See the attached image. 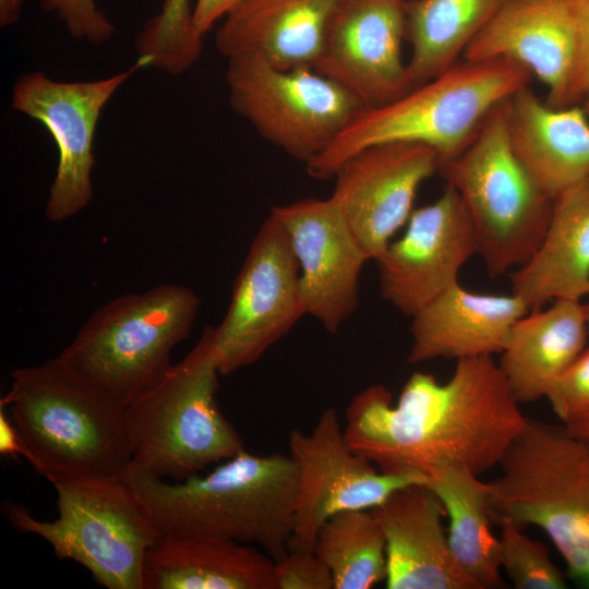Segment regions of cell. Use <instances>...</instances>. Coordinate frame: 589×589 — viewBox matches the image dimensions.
I'll return each mask as SVG.
<instances>
[{"instance_id": "cell-1", "label": "cell", "mask_w": 589, "mask_h": 589, "mask_svg": "<svg viewBox=\"0 0 589 589\" xmlns=\"http://www.w3.org/2000/svg\"><path fill=\"white\" fill-rule=\"evenodd\" d=\"M490 356L456 361L450 378L414 372L397 402L382 384L353 396L344 434L350 448L386 473L459 466L481 476L500 465L528 418Z\"/></svg>"}, {"instance_id": "cell-2", "label": "cell", "mask_w": 589, "mask_h": 589, "mask_svg": "<svg viewBox=\"0 0 589 589\" xmlns=\"http://www.w3.org/2000/svg\"><path fill=\"white\" fill-rule=\"evenodd\" d=\"M124 478L163 534L259 545L275 562L289 551L298 489L289 455L245 449L212 471L169 481L129 467Z\"/></svg>"}, {"instance_id": "cell-3", "label": "cell", "mask_w": 589, "mask_h": 589, "mask_svg": "<svg viewBox=\"0 0 589 589\" xmlns=\"http://www.w3.org/2000/svg\"><path fill=\"white\" fill-rule=\"evenodd\" d=\"M0 400L50 483L65 477H120L130 466L124 407L57 356L10 374Z\"/></svg>"}, {"instance_id": "cell-4", "label": "cell", "mask_w": 589, "mask_h": 589, "mask_svg": "<svg viewBox=\"0 0 589 589\" xmlns=\"http://www.w3.org/2000/svg\"><path fill=\"white\" fill-rule=\"evenodd\" d=\"M532 77L529 70L505 59L458 61L387 104L362 108L305 165L306 172L317 180L332 179L357 152L388 142L424 144L436 151L441 163L448 160L469 144L495 106L529 86Z\"/></svg>"}, {"instance_id": "cell-5", "label": "cell", "mask_w": 589, "mask_h": 589, "mask_svg": "<svg viewBox=\"0 0 589 589\" xmlns=\"http://www.w3.org/2000/svg\"><path fill=\"white\" fill-rule=\"evenodd\" d=\"M213 327L124 408L131 468L182 481L244 450L217 400Z\"/></svg>"}, {"instance_id": "cell-6", "label": "cell", "mask_w": 589, "mask_h": 589, "mask_svg": "<svg viewBox=\"0 0 589 589\" xmlns=\"http://www.w3.org/2000/svg\"><path fill=\"white\" fill-rule=\"evenodd\" d=\"M488 482L492 521L541 528L589 588V441L528 418Z\"/></svg>"}, {"instance_id": "cell-7", "label": "cell", "mask_w": 589, "mask_h": 589, "mask_svg": "<svg viewBox=\"0 0 589 589\" xmlns=\"http://www.w3.org/2000/svg\"><path fill=\"white\" fill-rule=\"evenodd\" d=\"M440 176L460 196L490 277L526 264L550 223L553 200L515 155L508 135V99L485 117L469 144L441 163Z\"/></svg>"}, {"instance_id": "cell-8", "label": "cell", "mask_w": 589, "mask_h": 589, "mask_svg": "<svg viewBox=\"0 0 589 589\" xmlns=\"http://www.w3.org/2000/svg\"><path fill=\"white\" fill-rule=\"evenodd\" d=\"M51 484L55 520H40L22 504L5 502L10 524L45 540L58 558L81 564L107 589H143L146 553L163 533L124 476L65 477Z\"/></svg>"}, {"instance_id": "cell-9", "label": "cell", "mask_w": 589, "mask_h": 589, "mask_svg": "<svg viewBox=\"0 0 589 589\" xmlns=\"http://www.w3.org/2000/svg\"><path fill=\"white\" fill-rule=\"evenodd\" d=\"M201 300L189 287L160 284L95 310L58 354L124 408L171 365L191 333Z\"/></svg>"}, {"instance_id": "cell-10", "label": "cell", "mask_w": 589, "mask_h": 589, "mask_svg": "<svg viewBox=\"0 0 589 589\" xmlns=\"http://www.w3.org/2000/svg\"><path fill=\"white\" fill-rule=\"evenodd\" d=\"M227 59L232 109L264 140L305 165L364 108L349 91L313 68L278 70L254 51Z\"/></svg>"}, {"instance_id": "cell-11", "label": "cell", "mask_w": 589, "mask_h": 589, "mask_svg": "<svg viewBox=\"0 0 589 589\" xmlns=\"http://www.w3.org/2000/svg\"><path fill=\"white\" fill-rule=\"evenodd\" d=\"M306 314L290 239L269 213L233 283L226 315L213 327L220 375L256 362Z\"/></svg>"}, {"instance_id": "cell-12", "label": "cell", "mask_w": 589, "mask_h": 589, "mask_svg": "<svg viewBox=\"0 0 589 589\" xmlns=\"http://www.w3.org/2000/svg\"><path fill=\"white\" fill-rule=\"evenodd\" d=\"M151 67L139 57L129 69L88 82H57L43 72L21 75L12 91V108L40 122L58 148L56 176L45 215L61 223L83 211L93 199L95 130L105 105L139 70Z\"/></svg>"}, {"instance_id": "cell-13", "label": "cell", "mask_w": 589, "mask_h": 589, "mask_svg": "<svg viewBox=\"0 0 589 589\" xmlns=\"http://www.w3.org/2000/svg\"><path fill=\"white\" fill-rule=\"evenodd\" d=\"M289 456L298 473L289 549L313 550L318 530L333 515L372 509L393 492L426 483L416 473H386L348 445L337 411H322L313 430H292Z\"/></svg>"}, {"instance_id": "cell-14", "label": "cell", "mask_w": 589, "mask_h": 589, "mask_svg": "<svg viewBox=\"0 0 589 589\" xmlns=\"http://www.w3.org/2000/svg\"><path fill=\"white\" fill-rule=\"evenodd\" d=\"M407 0H337L314 70L354 95L364 108L412 88L402 58Z\"/></svg>"}, {"instance_id": "cell-15", "label": "cell", "mask_w": 589, "mask_h": 589, "mask_svg": "<svg viewBox=\"0 0 589 589\" xmlns=\"http://www.w3.org/2000/svg\"><path fill=\"white\" fill-rule=\"evenodd\" d=\"M477 250L466 207L446 185L434 202L413 209L404 235L375 260L381 296L412 317L459 283L461 267Z\"/></svg>"}, {"instance_id": "cell-16", "label": "cell", "mask_w": 589, "mask_h": 589, "mask_svg": "<svg viewBox=\"0 0 589 589\" xmlns=\"http://www.w3.org/2000/svg\"><path fill=\"white\" fill-rule=\"evenodd\" d=\"M440 164L428 145L388 142L357 152L337 168L330 197L371 260L407 224L420 185L438 172Z\"/></svg>"}, {"instance_id": "cell-17", "label": "cell", "mask_w": 589, "mask_h": 589, "mask_svg": "<svg viewBox=\"0 0 589 589\" xmlns=\"http://www.w3.org/2000/svg\"><path fill=\"white\" fill-rule=\"evenodd\" d=\"M300 267L306 314L336 334L359 305V276L370 255L332 197L276 205Z\"/></svg>"}, {"instance_id": "cell-18", "label": "cell", "mask_w": 589, "mask_h": 589, "mask_svg": "<svg viewBox=\"0 0 589 589\" xmlns=\"http://www.w3.org/2000/svg\"><path fill=\"white\" fill-rule=\"evenodd\" d=\"M462 57L513 61L543 83L546 104L565 107L576 58L570 0H506Z\"/></svg>"}, {"instance_id": "cell-19", "label": "cell", "mask_w": 589, "mask_h": 589, "mask_svg": "<svg viewBox=\"0 0 589 589\" xmlns=\"http://www.w3.org/2000/svg\"><path fill=\"white\" fill-rule=\"evenodd\" d=\"M370 510L385 537L386 588L479 589L452 553L443 504L426 483L398 489Z\"/></svg>"}, {"instance_id": "cell-20", "label": "cell", "mask_w": 589, "mask_h": 589, "mask_svg": "<svg viewBox=\"0 0 589 589\" xmlns=\"http://www.w3.org/2000/svg\"><path fill=\"white\" fill-rule=\"evenodd\" d=\"M528 311L514 293L473 292L457 283L412 316L408 362L501 353Z\"/></svg>"}, {"instance_id": "cell-21", "label": "cell", "mask_w": 589, "mask_h": 589, "mask_svg": "<svg viewBox=\"0 0 589 589\" xmlns=\"http://www.w3.org/2000/svg\"><path fill=\"white\" fill-rule=\"evenodd\" d=\"M512 148L552 200L589 178V118L580 105L552 107L526 86L508 98Z\"/></svg>"}, {"instance_id": "cell-22", "label": "cell", "mask_w": 589, "mask_h": 589, "mask_svg": "<svg viewBox=\"0 0 589 589\" xmlns=\"http://www.w3.org/2000/svg\"><path fill=\"white\" fill-rule=\"evenodd\" d=\"M143 589H275V561L235 540L163 534L147 551Z\"/></svg>"}, {"instance_id": "cell-23", "label": "cell", "mask_w": 589, "mask_h": 589, "mask_svg": "<svg viewBox=\"0 0 589 589\" xmlns=\"http://www.w3.org/2000/svg\"><path fill=\"white\" fill-rule=\"evenodd\" d=\"M589 338L581 300L556 299L528 311L513 326L497 363L519 404L545 398L554 382L585 350Z\"/></svg>"}, {"instance_id": "cell-24", "label": "cell", "mask_w": 589, "mask_h": 589, "mask_svg": "<svg viewBox=\"0 0 589 589\" xmlns=\"http://www.w3.org/2000/svg\"><path fill=\"white\" fill-rule=\"evenodd\" d=\"M510 276L512 293L529 311L556 299L589 296V178L553 199L538 250Z\"/></svg>"}, {"instance_id": "cell-25", "label": "cell", "mask_w": 589, "mask_h": 589, "mask_svg": "<svg viewBox=\"0 0 589 589\" xmlns=\"http://www.w3.org/2000/svg\"><path fill=\"white\" fill-rule=\"evenodd\" d=\"M448 516V543L457 563L479 589L501 588L500 539L491 529L489 484L465 467L449 466L428 476Z\"/></svg>"}, {"instance_id": "cell-26", "label": "cell", "mask_w": 589, "mask_h": 589, "mask_svg": "<svg viewBox=\"0 0 589 589\" xmlns=\"http://www.w3.org/2000/svg\"><path fill=\"white\" fill-rule=\"evenodd\" d=\"M506 0L406 1L407 62L412 87L448 70Z\"/></svg>"}, {"instance_id": "cell-27", "label": "cell", "mask_w": 589, "mask_h": 589, "mask_svg": "<svg viewBox=\"0 0 589 589\" xmlns=\"http://www.w3.org/2000/svg\"><path fill=\"white\" fill-rule=\"evenodd\" d=\"M337 0H294L255 25L216 37L225 57L254 51L278 70L313 68Z\"/></svg>"}, {"instance_id": "cell-28", "label": "cell", "mask_w": 589, "mask_h": 589, "mask_svg": "<svg viewBox=\"0 0 589 589\" xmlns=\"http://www.w3.org/2000/svg\"><path fill=\"white\" fill-rule=\"evenodd\" d=\"M313 550L329 569L334 589H369L385 581V537L370 509L329 517L318 530Z\"/></svg>"}, {"instance_id": "cell-29", "label": "cell", "mask_w": 589, "mask_h": 589, "mask_svg": "<svg viewBox=\"0 0 589 589\" xmlns=\"http://www.w3.org/2000/svg\"><path fill=\"white\" fill-rule=\"evenodd\" d=\"M500 562L516 589H563L566 580L544 543L529 538L508 521L498 525Z\"/></svg>"}, {"instance_id": "cell-30", "label": "cell", "mask_w": 589, "mask_h": 589, "mask_svg": "<svg viewBox=\"0 0 589 589\" xmlns=\"http://www.w3.org/2000/svg\"><path fill=\"white\" fill-rule=\"evenodd\" d=\"M545 398L563 424L589 412V347L554 382Z\"/></svg>"}, {"instance_id": "cell-31", "label": "cell", "mask_w": 589, "mask_h": 589, "mask_svg": "<svg viewBox=\"0 0 589 589\" xmlns=\"http://www.w3.org/2000/svg\"><path fill=\"white\" fill-rule=\"evenodd\" d=\"M40 3L44 10L58 16L75 39L101 44L115 33L113 25L96 7L95 0H41Z\"/></svg>"}, {"instance_id": "cell-32", "label": "cell", "mask_w": 589, "mask_h": 589, "mask_svg": "<svg viewBox=\"0 0 589 589\" xmlns=\"http://www.w3.org/2000/svg\"><path fill=\"white\" fill-rule=\"evenodd\" d=\"M275 589H334V584L314 550L289 549L275 562Z\"/></svg>"}, {"instance_id": "cell-33", "label": "cell", "mask_w": 589, "mask_h": 589, "mask_svg": "<svg viewBox=\"0 0 589 589\" xmlns=\"http://www.w3.org/2000/svg\"><path fill=\"white\" fill-rule=\"evenodd\" d=\"M576 29L575 65L565 107L579 105L589 96V0H570Z\"/></svg>"}, {"instance_id": "cell-34", "label": "cell", "mask_w": 589, "mask_h": 589, "mask_svg": "<svg viewBox=\"0 0 589 589\" xmlns=\"http://www.w3.org/2000/svg\"><path fill=\"white\" fill-rule=\"evenodd\" d=\"M294 0H244L225 19L216 36L226 37L244 31Z\"/></svg>"}, {"instance_id": "cell-35", "label": "cell", "mask_w": 589, "mask_h": 589, "mask_svg": "<svg viewBox=\"0 0 589 589\" xmlns=\"http://www.w3.org/2000/svg\"><path fill=\"white\" fill-rule=\"evenodd\" d=\"M244 0H197L193 10V23L196 31L203 36L213 27L214 23L227 16Z\"/></svg>"}, {"instance_id": "cell-36", "label": "cell", "mask_w": 589, "mask_h": 589, "mask_svg": "<svg viewBox=\"0 0 589 589\" xmlns=\"http://www.w3.org/2000/svg\"><path fill=\"white\" fill-rule=\"evenodd\" d=\"M0 454L1 456L26 459V448L20 432L10 416L0 406Z\"/></svg>"}, {"instance_id": "cell-37", "label": "cell", "mask_w": 589, "mask_h": 589, "mask_svg": "<svg viewBox=\"0 0 589 589\" xmlns=\"http://www.w3.org/2000/svg\"><path fill=\"white\" fill-rule=\"evenodd\" d=\"M25 0H0V25L3 27L16 23Z\"/></svg>"}, {"instance_id": "cell-38", "label": "cell", "mask_w": 589, "mask_h": 589, "mask_svg": "<svg viewBox=\"0 0 589 589\" xmlns=\"http://www.w3.org/2000/svg\"><path fill=\"white\" fill-rule=\"evenodd\" d=\"M564 425L572 434L589 441V412Z\"/></svg>"}, {"instance_id": "cell-39", "label": "cell", "mask_w": 589, "mask_h": 589, "mask_svg": "<svg viewBox=\"0 0 589 589\" xmlns=\"http://www.w3.org/2000/svg\"><path fill=\"white\" fill-rule=\"evenodd\" d=\"M579 105L582 107L589 118V96H587Z\"/></svg>"}, {"instance_id": "cell-40", "label": "cell", "mask_w": 589, "mask_h": 589, "mask_svg": "<svg viewBox=\"0 0 589 589\" xmlns=\"http://www.w3.org/2000/svg\"><path fill=\"white\" fill-rule=\"evenodd\" d=\"M585 306H586L587 323H588V330H589V302L585 304Z\"/></svg>"}]
</instances>
